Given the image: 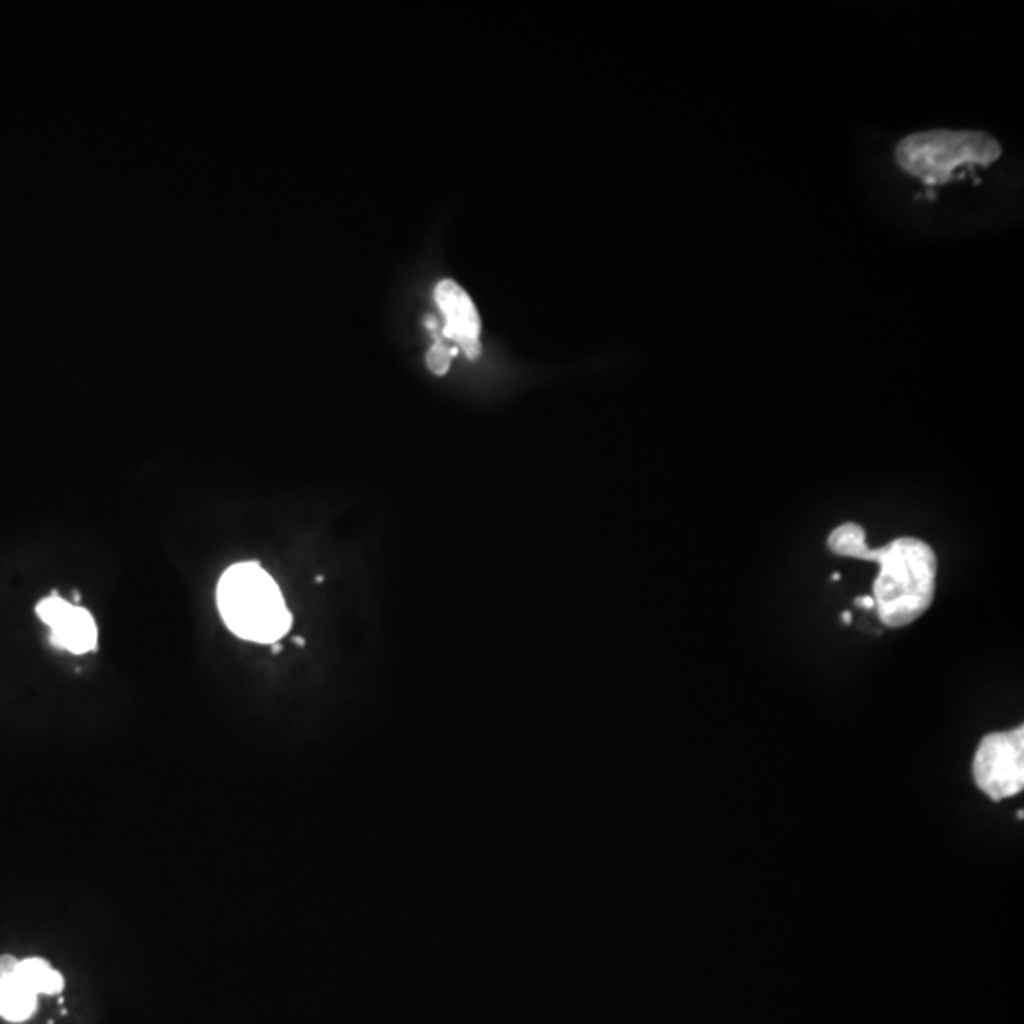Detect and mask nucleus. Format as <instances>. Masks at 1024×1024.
<instances>
[{
    "mask_svg": "<svg viewBox=\"0 0 1024 1024\" xmlns=\"http://www.w3.org/2000/svg\"><path fill=\"white\" fill-rule=\"evenodd\" d=\"M829 550L844 558L877 562L873 600L878 619L890 628H901L922 617L933 602L937 556L926 541L899 537L886 547L871 549L865 530L858 524H842L829 535Z\"/></svg>",
    "mask_w": 1024,
    "mask_h": 1024,
    "instance_id": "1",
    "label": "nucleus"
},
{
    "mask_svg": "<svg viewBox=\"0 0 1024 1024\" xmlns=\"http://www.w3.org/2000/svg\"><path fill=\"white\" fill-rule=\"evenodd\" d=\"M217 602L226 626L241 640L274 643L293 624L279 586L255 562L232 566L222 575Z\"/></svg>",
    "mask_w": 1024,
    "mask_h": 1024,
    "instance_id": "2",
    "label": "nucleus"
},
{
    "mask_svg": "<svg viewBox=\"0 0 1024 1024\" xmlns=\"http://www.w3.org/2000/svg\"><path fill=\"white\" fill-rule=\"evenodd\" d=\"M1002 156L1000 143L985 131L930 129L905 137L896 162L907 175L928 184L949 183L968 165H990Z\"/></svg>",
    "mask_w": 1024,
    "mask_h": 1024,
    "instance_id": "3",
    "label": "nucleus"
},
{
    "mask_svg": "<svg viewBox=\"0 0 1024 1024\" xmlns=\"http://www.w3.org/2000/svg\"><path fill=\"white\" fill-rule=\"evenodd\" d=\"M973 778L992 801L1015 797L1024 787V729L987 734L973 759Z\"/></svg>",
    "mask_w": 1024,
    "mask_h": 1024,
    "instance_id": "4",
    "label": "nucleus"
},
{
    "mask_svg": "<svg viewBox=\"0 0 1024 1024\" xmlns=\"http://www.w3.org/2000/svg\"><path fill=\"white\" fill-rule=\"evenodd\" d=\"M38 617L52 632V643L74 655L90 653L97 645V626L90 611L69 604L59 596L44 598L37 605Z\"/></svg>",
    "mask_w": 1024,
    "mask_h": 1024,
    "instance_id": "5",
    "label": "nucleus"
},
{
    "mask_svg": "<svg viewBox=\"0 0 1024 1024\" xmlns=\"http://www.w3.org/2000/svg\"><path fill=\"white\" fill-rule=\"evenodd\" d=\"M435 300L446 319L444 336L458 344L467 353V357L476 359L480 355V319L469 294L456 281L444 279L437 285Z\"/></svg>",
    "mask_w": 1024,
    "mask_h": 1024,
    "instance_id": "6",
    "label": "nucleus"
},
{
    "mask_svg": "<svg viewBox=\"0 0 1024 1024\" xmlns=\"http://www.w3.org/2000/svg\"><path fill=\"white\" fill-rule=\"evenodd\" d=\"M37 996L16 975L0 977V1017L10 1023L27 1021L37 1009Z\"/></svg>",
    "mask_w": 1024,
    "mask_h": 1024,
    "instance_id": "7",
    "label": "nucleus"
},
{
    "mask_svg": "<svg viewBox=\"0 0 1024 1024\" xmlns=\"http://www.w3.org/2000/svg\"><path fill=\"white\" fill-rule=\"evenodd\" d=\"M14 975L35 994H59L65 987L63 975L42 958L19 960L18 970Z\"/></svg>",
    "mask_w": 1024,
    "mask_h": 1024,
    "instance_id": "8",
    "label": "nucleus"
},
{
    "mask_svg": "<svg viewBox=\"0 0 1024 1024\" xmlns=\"http://www.w3.org/2000/svg\"><path fill=\"white\" fill-rule=\"evenodd\" d=\"M454 353H456L454 349L446 348L444 342L437 340V344L427 353V365L435 374L442 376L450 368V361H452Z\"/></svg>",
    "mask_w": 1024,
    "mask_h": 1024,
    "instance_id": "9",
    "label": "nucleus"
},
{
    "mask_svg": "<svg viewBox=\"0 0 1024 1024\" xmlns=\"http://www.w3.org/2000/svg\"><path fill=\"white\" fill-rule=\"evenodd\" d=\"M19 960L12 954H2L0 956V977H8V975H14L18 970Z\"/></svg>",
    "mask_w": 1024,
    "mask_h": 1024,
    "instance_id": "10",
    "label": "nucleus"
},
{
    "mask_svg": "<svg viewBox=\"0 0 1024 1024\" xmlns=\"http://www.w3.org/2000/svg\"><path fill=\"white\" fill-rule=\"evenodd\" d=\"M854 604L858 605V607L875 609V600H873V596H858V598L854 600Z\"/></svg>",
    "mask_w": 1024,
    "mask_h": 1024,
    "instance_id": "11",
    "label": "nucleus"
},
{
    "mask_svg": "<svg viewBox=\"0 0 1024 1024\" xmlns=\"http://www.w3.org/2000/svg\"><path fill=\"white\" fill-rule=\"evenodd\" d=\"M842 621L846 622V624H852V613H850V611H844V613H842Z\"/></svg>",
    "mask_w": 1024,
    "mask_h": 1024,
    "instance_id": "12",
    "label": "nucleus"
},
{
    "mask_svg": "<svg viewBox=\"0 0 1024 1024\" xmlns=\"http://www.w3.org/2000/svg\"><path fill=\"white\" fill-rule=\"evenodd\" d=\"M831 579H833V581H841V575H839V573H833V575H831Z\"/></svg>",
    "mask_w": 1024,
    "mask_h": 1024,
    "instance_id": "13",
    "label": "nucleus"
}]
</instances>
